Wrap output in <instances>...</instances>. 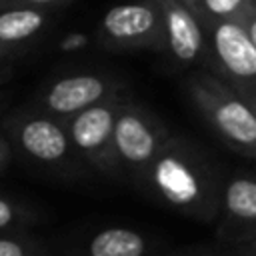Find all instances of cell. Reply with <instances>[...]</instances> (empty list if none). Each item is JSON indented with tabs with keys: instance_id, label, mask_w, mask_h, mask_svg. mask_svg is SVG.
Listing matches in <instances>:
<instances>
[{
	"instance_id": "6da1fadb",
	"label": "cell",
	"mask_w": 256,
	"mask_h": 256,
	"mask_svg": "<svg viewBox=\"0 0 256 256\" xmlns=\"http://www.w3.org/2000/svg\"><path fill=\"white\" fill-rule=\"evenodd\" d=\"M140 186L174 210L200 220H212L218 210L220 192L210 164L190 142L176 136L164 142Z\"/></svg>"
},
{
	"instance_id": "7a4b0ae2",
	"label": "cell",
	"mask_w": 256,
	"mask_h": 256,
	"mask_svg": "<svg viewBox=\"0 0 256 256\" xmlns=\"http://www.w3.org/2000/svg\"><path fill=\"white\" fill-rule=\"evenodd\" d=\"M192 102L212 128L234 148L256 156V102L230 92L208 74H196L188 82Z\"/></svg>"
},
{
	"instance_id": "3957f363",
	"label": "cell",
	"mask_w": 256,
	"mask_h": 256,
	"mask_svg": "<svg viewBox=\"0 0 256 256\" xmlns=\"http://www.w3.org/2000/svg\"><path fill=\"white\" fill-rule=\"evenodd\" d=\"M168 138V130L150 110L138 102L124 100L114 130L118 172L128 174L140 184L148 166Z\"/></svg>"
},
{
	"instance_id": "277c9868",
	"label": "cell",
	"mask_w": 256,
	"mask_h": 256,
	"mask_svg": "<svg viewBox=\"0 0 256 256\" xmlns=\"http://www.w3.org/2000/svg\"><path fill=\"white\" fill-rule=\"evenodd\" d=\"M124 100L126 98L122 94H116L64 120L74 150L88 164L106 174H118L114 130Z\"/></svg>"
},
{
	"instance_id": "5b68a950",
	"label": "cell",
	"mask_w": 256,
	"mask_h": 256,
	"mask_svg": "<svg viewBox=\"0 0 256 256\" xmlns=\"http://www.w3.org/2000/svg\"><path fill=\"white\" fill-rule=\"evenodd\" d=\"M100 42L110 50H146L166 46L164 18L158 0H134L106 10Z\"/></svg>"
},
{
	"instance_id": "8992f818",
	"label": "cell",
	"mask_w": 256,
	"mask_h": 256,
	"mask_svg": "<svg viewBox=\"0 0 256 256\" xmlns=\"http://www.w3.org/2000/svg\"><path fill=\"white\" fill-rule=\"evenodd\" d=\"M6 132L20 154L44 166H64L74 150L64 120L44 110L10 116Z\"/></svg>"
},
{
	"instance_id": "52a82bcc",
	"label": "cell",
	"mask_w": 256,
	"mask_h": 256,
	"mask_svg": "<svg viewBox=\"0 0 256 256\" xmlns=\"http://www.w3.org/2000/svg\"><path fill=\"white\" fill-rule=\"evenodd\" d=\"M122 82L106 74H70L48 84L38 96L44 112L66 120L76 112L120 94Z\"/></svg>"
},
{
	"instance_id": "ba28073f",
	"label": "cell",
	"mask_w": 256,
	"mask_h": 256,
	"mask_svg": "<svg viewBox=\"0 0 256 256\" xmlns=\"http://www.w3.org/2000/svg\"><path fill=\"white\" fill-rule=\"evenodd\" d=\"M210 38L220 66L234 80L256 82V46L240 22L218 18L210 26Z\"/></svg>"
},
{
	"instance_id": "9c48e42d",
	"label": "cell",
	"mask_w": 256,
	"mask_h": 256,
	"mask_svg": "<svg viewBox=\"0 0 256 256\" xmlns=\"http://www.w3.org/2000/svg\"><path fill=\"white\" fill-rule=\"evenodd\" d=\"M164 18L166 48L184 66L198 60L204 50V30L198 10L186 0H158Z\"/></svg>"
},
{
	"instance_id": "30bf717a",
	"label": "cell",
	"mask_w": 256,
	"mask_h": 256,
	"mask_svg": "<svg viewBox=\"0 0 256 256\" xmlns=\"http://www.w3.org/2000/svg\"><path fill=\"white\" fill-rule=\"evenodd\" d=\"M46 8H6L0 10V56L2 60L28 48L50 22Z\"/></svg>"
},
{
	"instance_id": "8fae6325",
	"label": "cell",
	"mask_w": 256,
	"mask_h": 256,
	"mask_svg": "<svg viewBox=\"0 0 256 256\" xmlns=\"http://www.w3.org/2000/svg\"><path fill=\"white\" fill-rule=\"evenodd\" d=\"M84 252L90 256H142L150 252V242L132 228L110 226L94 232L86 240Z\"/></svg>"
},
{
	"instance_id": "7c38bea8",
	"label": "cell",
	"mask_w": 256,
	"mask_h": 256,
	"mask_svg": "<svg viewBox=\"0 0 256 256\" xmlns=\"http://www.w3.org/2000/svg\"><path fill=\"white\" fill-rule=\"evenodd\" d=\"M226 214L236 222H256V180L234 178L222 192Z\"/></svg>"
},
{
	"instance_id": "4fadbf2b",
	"label": "cell",
	"mask_w": 256,
	"mask_h": 256,
	"mask_svg": "<svg viewBox=\"0 0 256 256\" xmlns=\"http://www.w3.org/2000/svg\"><path fill=\"white\" fill-rule=\"evenodd\" d=\"M50 252L48 244L22 230L0 232V256H42Z\"/></svg>"
},
{
	"instance_id": "5bb4252c",
	"label": "cell",
	"mask_w": 256,
	"mask_h": 256,
	"mask_svg": "<svg viewBox=\"0 0 256 256\" xmlns=\"http://www.w3.org/2000/svg\"><path fill=\"white\" fill-rule=\"evenodd\" d=\"M30 220V212L10 198L0 196V232L22 230Z\"/></svg>"
},
{
	"instance_id": "9a60e30c",
	"label": "cell",
	"mask_w": 256,
	"mask_h": 256,
	"mask_svg": "<svg viewBox=\"0 0 256 256\" xmlns=\"http://www.w3.org/2000/svg\"><path fill=\"white\" fill-rule=\"evenodd\" d=\"M246 0H200L202 12L210 18H232Z\"/></svg>"
},
{
	"instance_id": "2e32d148",
	"label": "cell",
	"mask_w": 256,
	"mask_h": 256,
	"mask_svg": "<svg viewBox=\"0 0 256 256\" xmlns=\"http://www.w3.org/2000/svg\"><path fill=\"white\" fill-rule=\"evenodd\" d=\"M70 0H0V10L6 8H46L54 10L58 6L68 4Z\"/></svg>"
},
{
	"instance_id": "e0dca14e",
	"label": "cell",
	"mask_w": 256,
	"mask_h": 256,
	"mask_svg": "<svg viewBox=\"0 0 256 256\" xmlns=\"http://www.w3.org/2000/svg\"><path fill=\"white\" fill-rule=\"evenodd\" d=\"M10 158H12V144H10L8 138H4L0 134V172H4V168L10 162Z\"/></svg>"
},
{
	"instance_id": "ac0fdd59",
	"label": "cell",
	"mask_w": 256,
	"mask_h": 256,
	"mask_svg": "<svg viewBox=\"0 0 256 256\" xmlns=\"http://www.w3.org/2000/svg\"><path fill=\"white\" fill-rule=\"evenodd\" d=\"M248 34H250V38H252V42L256 46V16H252L250 22H248Z\"/></svg>"
},
{
	"instance_id": "d6986e66",
	"label": "cell",
	"mask_w": 256,
	"mask_h": 256,
	"mask_svg": "<svg viewBox=\"0 0 256 256\" xmlns=\"http://www.w3.org/2000/svg\"><path fill=\"white\" fill-rule=\"evenodd\" d=\"M250 242H246V246H244V250H248V252H256V232L248 238Z\"/></svg>"
},
{
	"instance_id": "ffe728a7",
	"label": "cell",
	"mask_w": 256,
	"mask_h": 256,
	"mask_svg": "<svg viewBox=\"0 0 256 256\" xmlns=\"http://www.w3.org/2000/svg\"><path fill=\"white\" fill-rule=\"evenodd\" d=\"M4 78H6V74H2V72H0V84L4 82Z\"/></svg>"
},
{
	"instance_id": "44dd1931",
	"label": "cell",
	"mask_w": 256,
	"mask_h": 256,
	"mask_svg": "<svg viewBox=\"0 0 256 256\" xmlns=\"http://www.w3.org/2000/svg\"><path fill=\"white\" fill-rule=\"evenodd\" d=\"M0 60H2V56H0Z\"/></svg>"
},
{
	"instance_id": "7402d4cb",
	"label": "cell",
	"mask_w": 256,
	"mask_h": 256,
	"mask_svg": "<svg viewBox=\"0 0 256 256\" xmlns=\"http://www.w3.org/2000/svg\"><path fill=\"white\" fill-rule=\"evenodd\" d=\"M254 102H256V100H254Z\"/></svg>"
}]
</instances>
